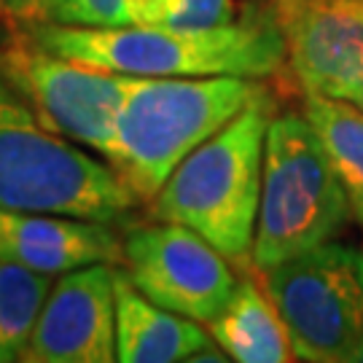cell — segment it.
<instances>
[{
  "instance_id": "obj_4",
  "label": "cell",
  "mask_w": 363,
  "mask_h": 363,
  "mask_svg": "<svg viewBox=\"0 0 363 363\" xmlns=\"http://www.w3.org/2000/svg\"><path fill=\"white\" fill-rule=\"evenodd\" d=\"M138 202L108 162L52 132L0 81V208L127 223Z\"/></svg>"
},
{
  "instance_id": "obj_17",
  "label": "cell",
  "mask_w": 363,
  "mask_h": 363,
  "mask_svg": "<svg viewBox=\"0 0 363 363\" xmlns=\"http://www.w3.org/2000/svg\"><path fill=\"white\" fill-rule=\"evenodd\" d=\"M46 22L67 27H124V0H52Z\"/></svg>"
},
{
  "instance_id": "obj_13",
  "label": "cell",
  "mask_w": 363,
  "mask_h": 363,
  "mask_svg": "<svg viewBox=\"0 0 363 363\" xmlns=\"http://www.w3.org/2000/svg\"><path fill=\"white\" fill-rule=\"evenodd\" d=\"M216 345L237 363H288L296 352L280 312L253 274L237 277L226 307L208 323Z\"/></svg>"
},
{
  "instance_id": "obj_6",
  "label": "cell",
  "mask_w": 363,
  "mask_h": 363,
  "mask_svg": "<svg viewBox=\"0 0 363 363\" xmlns=\"http://www.w3.org/2000/svg\"><path fill=\"white\" fill-rule=\"evenodd\" d=\"M296 361L352 363L363 347V250L328 240L259 272Z\"/></svg>"
},
{
  "instance_id": "obj_16",
  "label": "cell",
  "mask_w": 363,
  "mask_h": 363,
  "mask_svg": "<svg viewBox=\"0 0 363 363\" xmlns=\"http://www.w3.org/2000/svg\"><path fill=\"white\" fill-rule=\"evenodd\" d=\"M127 25L205 30L240 19L237 0H124Z\"/></svg>"
},
{
  "instance_id": "obj_11",
  "label": "cell",
  "mask_w": 363,
  "mask_h": 363,
  "mask_svg": "<svg viewBox=\"0 0 363 363\" xmlns=\"http://www.w3.org/2000/svg\"><path fill=\"white\" fill-rule=\"evenodd\" d=\"M0 256L46 274L91 264L121 267L124 237L105 220L0 208Z\"/></svg>"
},
{
  "instance_id": "obj_5",
  "label": "cell",
  "mask_w": 363,
  "mask_h": 363,
  "mask_svg": "<svg viewBox=\"0 0 363 363\" xmlns=\"http://www.w3.org/2000/svg\"><path fill=\"white\" fill-rule=\"evenodd\" d=\"M350 220V199L307 116L274 111L264 143L253 269H272L323 245Z\"/></svg>"
},
{
  "instance_id": "obj_12",
  "label": "cell",
  "mask_w": 363,
  "mask_h": 363,
  "mask_svg": "<svg viewBox=\"0 0 363 363\" xmlns=\"http://www.w3.org/2000/svg\"><path fill=\"white\" fill-rule=\"evenodd\" d=\"M116 286V361L121 363H181L194 361L216 339L208 325L169 312L145 298L124 269H113Z\"/></svg>"
},
{
  "instance_id": "obj_14",
  "label": "cell",
  "mask_w": 363,
  "mask_h": 363,
  "mask_svg": "<svg viewBox=\"0 0 363 363\" xmlns=\"http://www.w3.org/2000/svg\"><path fill=\"white\" fill-rule=\"evenodd\" d=\"M325 156L350 199L352 220L363 226V111L331 94L304 91V108Z\"/></svg>"
},
{
  "instance_id": "obj_3",
  "label": "cell",
  "mask_w": 363,
  "mask_h": 363,
  "mask_svg": "<svg viewBox=\"0 0 363 363\" xmlns=\"http://www.w3.org/2000/svg\"><path fill=\"white\" fill-rule=\"evenodd\" d=\"M264 89L240 76H132L105 162L140 202H151L183 159Z\"/></svg>"
},
{
  "instance_id": "obj_20",
  "label": "cell",
  "mask_w": 363,
  "mask_h": 363,
  "mask_svg": "<svg viewBox=\"0 0 363 363\" xmlns=\"http://www.w3.org/2000/svg\"><path fill=\"white\" fill-rule=\"evenodd\" d=\"M0 22H6V25H11V19H9V13L3 9V3H0Z\"/></svg>"
},
{
  "instance_id": "obj_21",
  "label": "cell",
  "mask_w": 363,
  "mask_h": 363,
  "mask_svg": "<svg viewBox=\"0 0 363 363\" xmlns=\"http://www.w3.org/2000/svg\"><path fill=\"white\" fill-rule=\"evenodd\" d=\"M352 363H363V347L358 350V355H355V361H352Z\"/></svg>"
},
{
  "instance_id": "obj_15",
  "label": "cell",
  "mask_w": 363,
  "mask_h": 363,
  "mask_svg": "<svg viewBox=\"0 0 363 363\" xmlns=\"http://www.w3.org/2000/svg\"><path fill=\"white\" fill-rule=\"evenodd\" d=\"M52 286V274L0 256V363L22 361Z\"/></svg>"
},
{
  "instance_id": "obj_19",
  "label": "cell",
  "mask_w": 363,
  "mask_h": 363,
  "mask_svg": "<svg viewBox=\"0 0 363 363\" xmlns=\"http://www.w3.org/2000/svg\"><path fill=\"white\" fill-rule=\"evenodd\" d=\"M325 94L339 97V100H347V103L358 105V108L363 111V78H358V81H342V84H334Z\"/></svg>"
},
{
  "instance_id": "obj_10",
  "label": "cell",
  "mask_w": 363,
  "mask_h": 363,
  "mask_svg": "<svg viewBox=\"0 0 363 363\" xmlns=\"http://www.w3.org/2000/svg\"><path fill=\"white\" fill-rule=\"evenodd\" d=\"M301 91L363 78V0H269Z\"/></svg>"
},
{
  "instance_id": "obj_7",
  "label": "cell",
  "mask_w": 363,
  "mask_h": 363,
  "mask_svg": "<svg viewBox=\"0 0 363 363\" xmlns=\"http://www.w3.org/2000/svg\"><path fill=\"white\" fill-rule=\"evenodd\" d=\"M0 81L52 132L105 159L132 76L43 52L22 38L0 52Z\"/></svg>"
},
{
  "instance_id": "obj_18",
  "label": "cell",
  "mask_w": 363,
  "mask_h": 363,
  "mask_svg": "<svg viewBox=\"0 0 363 363\" xmlns=\"http://www.w3.org/2000/svg\"><path fill=\"white\" fill-rule=\"evenodd\" d=\"M0 3L11 19V27H25L35 25V22H46L52 0H0Z\"/></svg>"
},
{
  "instance_id": "obj_8",
  "label": "cell",
  "mask_w": 363,
  "mask_h": 363,
  "mask_svg": "<svg viewBox=\"0 0 363 363\" xmlns=\"http://www.w3.org/2000/svg\"><path fill=\"white\" fill-rule=\"evenodd\" d=\"M124 272L145 298L208 325L237 286L234 264L194 229L159 220L124 234Z\"/></svg>"
},
{
  "instance_id": "obj_2",
  "label": "cell",
  "mask_w": 363,
  "mask_h": 363,
  "mask_svg": "<svg viewBox=\"0 0 363 363\" xmlns=\"http://www.w3.org/2000/svg\"><path fill=\"white\" fill-rule=\"evenodd\" d=\"M272 116L274 103L264 89L175 167L151 199V216L194 229L234 267L253 269L264 143Z\"/></svg>"
},
{
  "instance_id": "obj_1",
  "label": "cell",
  "mask_w": 363,
  "mask_h": 363,
  "mask_svg": "<svg viewBox=\"0 0 363 363\" xmlns=\"http://www.w3.org/2000/svg\"><path fill=\"white\" fill-rule=\"evenodd\" d=\"M25 40L76 62L154 78H272L286 70V43L269 3L247 6L229 25L189 27H67L35 22Z\"/></svg>"
},
{
  "instance_id": "obj_9",
  "label": "cell",
  "mask_w": 363,
  "mask_h": 363,
  "mask_svg": "<svg viewBox=\"0 0 363 363\" xmlns=\"http://www.w3.org/2000/svg\"><path fill=\"white\" fill-rule=\"evenodd\" d=\"M111 264L65 272L40 310L27 363H111L116 361V286Z\"/></svg>"
}]
</instances>
